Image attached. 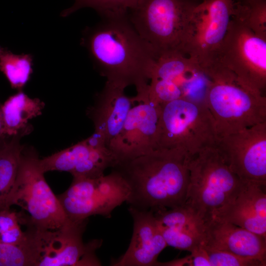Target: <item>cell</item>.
<instances>
[{
    "mask_svg": "<svg viewBox=\"0 0 266 266\" xmlns=\"http://www.w3.org/2000/svg\"><path fill=\"white\" fill-rule=\"evenodd\" d=\"M81 44L106 81L135 88L147 84L158 56L128 15L102 18L83 31Z\"/></svg>",
    "mask_w": 266,
    "mask_h": 266,
    "instance_id": "obj_1",
    "label": "cell"
},
{
    "mask_svg": "<svg viewBox=\"0 0 266 266\" xmlns=\"http://www.w3.org/2000/svg\"><path fill=\"white\" fill-rule=\"evenodd\" d=\"M192 157L180 149L157 148L113 167L129 188V207L155 213L184 205Z\"/></svg>",
    "mask_w": 266,
    "mask_h": 266,
    "instance_id": "obj_2",
    "label": "cell"
},
{
    "mask_svg": "<svg viewBox=\"0 0 266 266\" xmlns=\"http://www.w3.org/2000/svg\"><path fill=\"white\" fill-rule=\"evenodd\" d=\"M202 70L209 79L205 105L218 138L266 122V96L243 85L218 63H210Z\"/></svg>",
    "mask_w": 266,
    "mask_h": 266,
    "instance_id": "obj_3",
    "label": "cell"
},
{
    "mask_svg": "<svg viewBox=\"0 0 266 266\" xmlns=\"http://www.w3.org/2000/svg\"><path fill=\"white\" fill-rule=\"evenodd\" d=\"M184 205L205 223L219 216L238 192L242 181L229 167L216 143L192 156Z\"/></svg>",
    "mask_w": 266,
    "mask_h": 266,
    "instance_id": "obj_4",
    "label": "cell"
},
{
    "mask_svg": "<svg viewBox=\"0 0 266 266\" xmlns=\"http://www.w3.org/2000/svg\"><path fill=\"white\" fill-rule=\"evenodd\" d=\"M202 0H138L128 16L158 57L175 53L185 55L190 21Z\"/></svg>",
    "mask_w": 266,
    "mask_h": 266,
    "instance_id": "obj_5",
    "label": "cell"
},
{
    "mask_svg": "<svg viewBox=\"0 0 266 266\" xmlns=\"http://www.w3.org/2000/svg\"><path fill=\"white\" fill-rule=\"evenodd\" d=\"M39 158L33 150L24 148L14 186L6 205H16L28 215L31 224L39 230L61 228L69 219L58 198L47 184Z\"/></svg>",
    "mask_w": 266,
    "mask_h": 266,
    "instance_id": "obj_6",
    "label": "cell"
},
{
    "mask_svg": "<svg viewBox=\"0 0 266 266\" xmlns=\"http://www.w3.org/2000/svg\"><path fill=\"white\" fill-rule=\"evenodd\" d=\"M217 139L205 105L180 99L161 105L157 148L180 149L193 156Z\"/></svg>",
    "mask_w": 266,
    "mask_h": 266,
    "instance_id": "obj_7",
    "label": "cell"
},
{
    "mask_svg": "<svg viewBox=\"0 0 266 266\" xmlns=\"http://www.w3.org/2000/svg\"><path fill=\"white\" fill-rule=\"evenodd\" d=\"M211 62L229 70L243 85L266 96V38L256 35L239 20L232 16Z\"/></svg>",
    "mask_w": 266,
    "mask_h": 266,
    "instance_id": "obj_8",
    "label": "cell"
},
{
    "mask_svg": "<svg viewBox=\"0 0 266 266\" xmlns=\"http://www.w3.org/2000/svg\"><path fill=\"white\" fill-rule=\"evenodd\" d=\"M129 192L123 177L113 169L97 178L73 177L69 188L57 197L68 218L78 221L95 215L110 217L126 201Z\"/></svg>",
    "mask_w": 266,
    "mask_h": 266,
    "instance_id": "obj_9",
    "label": "cell"
},
{
    "mask_svg": "<svg viewBox=\"0 0 266 266\" xmlns=\"http://www.w3.org/2000/svg\"><path fill=\"white\" fill-rule=\"evenodd\" d=\"M87 220L69 221L56 230L35 229L33 234L36 266H100L95 255L101 241L84 243Z\"/></svg>",
    "mask_w": 266,
    "mask_h": 266,
    "instance_id": "obj_10",
    "label": "cell"
},
{
    "mask_svg": "<svg viewBox=\"0 0 266 266\" xmlns=\"http://www.w3.org/2000/svg\"><path fill=\"white\" fill-rule=\"evenodd\" d=\"M136 90L124 125L109 148L115 159V165L157 149L161 106L151 99L148 84Z\"/></svg>",
    "mask_w": 266,
    "mask_h": 266,
    "instance_id": "obj_11",
    "label": "cell"
},
{
    "mask_svg": "<svg viewBox=\"0 0 266 266\" xmlns=\"http://www.w3.org/2000/svg\"><path fill=\"white\" fill-rule=\"evenodd\" d=\"M233 7V0H202L194 10L184 53L201 68L210 62L224 38Z\"/></svg>",
    "mask_w": 266,
    "mask_h": 266,
    "instance_id": "obj_12",
    "label": "cell"
},
{
    "mask_svg": "<svg viewBox=\"0 0 266 266\" xmlns=\"http://www.w3.org/2000/svg\"><path fill=\"white\" fill-rule=\"evenodd\" d=\"M216 145L243 182L266 185V122L218 138Z\"/></svg>",
    "mask_w": 266,
    "mask_h": 266,
    "instance_id": "obj_13",
    "label": "cell"
},
{
    "mask_svg": "<svg viewBox=\"0 0 266 266\" xmlns=\"http://www.w3.org/2000/svg\"><path fill=\"white\" fill-rule=\"evenodd\" d=\"M113 154L103 139L94 133L86 139L42 159L39 165L44 172L63 171L73 177L94 178L104 175L115 165Z\"/></svg>",
    "mask_w": 266,
    "mask_h": 266,
    "instance_id": "obj_14",
    "label": "cell"
},
{
    "mask_svg": "<svg viewBox=\"0 0 266 266\" xmlns=\"http://www.w3.org/2000/svg\"><path fill=\"white\" fill-rule=\"evenodd\" d=\"M202 72L198 64L183 54L175 53L160 56L150 76V91L162 103L185 99Z\"/></svg>",
    "mask_w": 266,
    "mask_h": 266,
    "instance_id": "obj_15",
    "label": "cell"
},
{
    "mask_svg": "<svg viewBox=\"0 0 266 266\" xmlns=\"http://www.w3.org/2000/svg\"><path fill=\"white\" fill-rule=\"evenodd\" d=\"M133 220L132 239L126 252L112 263L114 266H156L159 254L167 246L154 213L129 207Z\"/></svg>",
    "mask_w": 266,
    "mask_h": 266,
    "instance_id": "obj_16",
    "label": "cell"
},
{
    "mask_svg": "<svg viewBox=\"0 0 266 266\" xmlns=\"http://www.w3.org/2000/svg\"><path fill=\"white\" fill-rule=\"evenodd\" d=\"M204 224V246L266 263V237L217 218Z\"/></svg>",
    "mask_w": 266,
    "mask_h": 266,
    "instance_id": "obj_17",
    "label": "cell"
},
{
    "mask_svg": "<svg viewBox=\"0 0 266 266\" xmlns=\"http://www.w3.org/2000/svg\"><path fill=\"white\" fill-rule=\"evenodd\" d=\"M125 89L122 85L106 81L89 111L94 123V133L108 148L120 132L132 106V98L126 95Z\"/></svg>",
    "mask_w": 266,
    "mask_h": 266,
    "instance_id": "obj_18",
    "label": "cell"
},
{
    "mask_svg": "<svg viewBox=\"0 0 266 266\" xmlns=\"http://www.w3.org/2000/svg\"><path fill=\"white\" fill-rule=\"evenodd\" d=\"M264 187L256 183L243 182L234 197L216 218L266 238Z\"/></svg>",
    "mask_w": 266,
    "mask_h": 266,
    "instance_id": "obj_19",
    "label": "cell"
},
{
    "mask_svg": "<svg viewBox=\"0 0 266 266\" xmlns=\"http://www.w3.org/2000/svg\"><path fill=\"white\" fill-rule=\"evenodd\" d=\"M154 213L167 246L191 252L202 245L204 223L185 205Z\"/></svg>",
    "mask_w": 266,
    "mask_h": 266,
    "instance_id": "obj_20",
    "label": "cell"
},
{
    "mask_svg": "<svg viewBox=\"0 0 266 266\" xmlns=\"http://www.w3.org/2000/svg\"><path fill=\"white\" fill-rule=\"evenodd\" d=\"M44 107L39 99L31 98L21 91L10 96L0 107L5 136L29 133L28 122L40 115Z\"/></svg>",
    "mask_w": 266,
    "mask_h": 266,
    "instance_id": "obj_21",
    "label": "cell"
},
{
    "mask_svg": "<svg viewBox=\"0 0 266 266\" xmlns=\"http://www.w3.org/2000/svg\"><path fill=\"white\" fill-rule=\"evenodd\" d=\"M23 134L11 136L0 145V207L6 206L8 196L14 186L24 147L20 141Z\"/></svg>",
    "mask_w": 266,
    "mask_h": 266,
    "instance_id": "obj_22",
    "label": "cell"
},
{
    "mask_svg": "<svg viewBox=\"0 0 266 266\" xmlns=\"http://www.w3.org/2000/svg\"><path fill=\"white\" fill-rule=\"evenodd\" d=\"M27 224L31 223L26 214L16 212L10 206L0 207V243L17 246L30 243L35 228L23 231L22 225Z\"/></svg>",
    "mask_w": 266,
    "mask_h": 266,
    "instance_id": "obj_23",
    "label": "cell"
},
{
    "mask_svg": "<svg viewBox=\"0 0 266 266\" xmlns=\"http://www.w3.org/2000/svg\"><path fill=\"white\" fill-rule=\"evenodd\" d=\"M33 57L30 54L17 55L0 46V70L13 89L19 91L33 73Z\"/></svg>",
    "mask_w": 266,
    "mask_h": 266,
    "instance_id": "obj_24",
    "label": "cell"
},
{
    "mask_svg": "<svg viewBox=\"0 0 266 266\" xmlns=\"http://www.w3.org/2000/svg\"><path fill=\"white\" fill-rule=\"evenodd\" d=\"M232 17L256 35L266 38V0H233Z\"/></svg>",
    "mask_w": 266,
    "mask_h": 266,
    "instance_id": "obj_25",
    "label": "cell"
},
{
    "mask_svg": "<svg viewBox=\"0 0 266 266\" xmlns=\"http://www.w3.org/2000/svg\"><path fill=\"white\" fill-rule=\"evenodd\" d=\"M74 3L61 13L63 17L68 16L83 8H91L101 18L128 15L138 0H73Z\"/></svg>",
    "mask_w": 266,
    "mask_h": 266,
    "instance_id": "obj_26",
    "label": "cell"
},
{
    "mask_svg": "<svg viewBox=\"0 0 266 266\" xmlns=\"http://www.w3.org/2000/svg\"><path fill=\"white\" fill-rule=\"evenodd\" d=\"M33 239L25 245L0 243V266H35Z\"/></svg>",
    "mask_w": 266,
    "mask_h": 266,
    "instance_id": "obj_27",
    "label": "cell"
},
{
    "mask_svg": "<svg viewBox=\"0 0 266 266\" xmlns=\"http://www.w3.org/2000/svg\"><path fill=\"white\" fill-rule=\"evenodd\" d=\"M211 266H266L259 260L242 257L232 253L207 248L203 245Z\"/></svg>",
    "mask_w": 266,
    "mask_h": 266,
    "instance_id": "obj_28",
    "label": "cell"
},
{
    "mask_svg": "<svg viewBox=\"0 0 266 266\" xmlns=\"http://www.w3.org/2000/svg\"><path fill=\"white\" fill-rule=\"evenodd\" d=\"M0 107L1 105H0V140H3L6 136L4 133L3 125L0 110Z\"/></svg>",
    "mask_w": 266,
    "mask_h": 266,
    "instance_id": "obj_29",
    "label": "cell"
},
{
    "mask_svg": "<svg viewBox=\"0 0 266 266\" xmlns=\"http://www.w3.org/2000/svg\"><path fill=\"white\" fill-rule=\"evenodd\" d=\"M3 141V140H0V145L2 142Z\"/></svg>",
    "mask_w": 266,
    "mask_h": 266,
    "instance_id": "obj_30",
    "label": "cell"
},
{
    "mask_svg": "<svg viewBox=\"0 0 266 266\" xmlns=\"http://www.w3.org/2000/svg\"><path fill=\"white\" fill-rule=\"evenodd\" d=\"M234 1H237V0H233Z\"/></svg>",
    "mask_w": 266,
    "mask_h": 266,
    "instance_id": "obj_31",
    "label": "cell"
}]
</instances>
